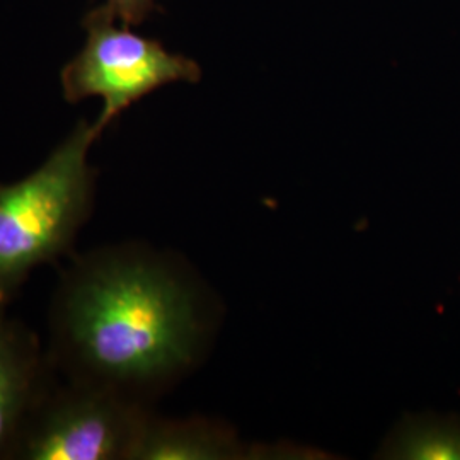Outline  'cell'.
Segmentation results:
<instances>
[{
  "label": "cell",
  "mask_w": 460,
  "mask_h": 460,
  "mask_svg": "<svg viewBox=\"0 0 460 460\" xmlns=\"http://www.w3.org/2000/svg\"><path fill=\"white\" fill-rule=\"evenodd\" d=\"M191 288L133 247L74 254L49 307L45 355L58 377L137 394L180 376L197 355Z\"/></svg>",
  "instance_id": "obj_1"
},
{
  "label": "cell",
  "mask_w": 460,
  "mask_h": 460,
  "mask_svg": "<svg viewBox=\"0 0 460 460\" xmlns=\"http://www.w3.org/2000/svg\"><path fill=\"white\" fill-rule=\"evenodd\" d=\"M94 123L81 119L31 174L0 182V309L38 266L70 260L96 199V169L89 150Z\"/></svg>",
  "instance_id": "obj_2"
},
{
  "label": "cell",
  "mask_w": 460,
  "mask_h": 460,
  "mask_svg": "<svg viewBox=\"0 0 460 460\" xmlns=\"http://www.w3.org/2000/svg\"><path fill=\"white\" fill-rule=\"evenodd\" d=\"M106 5L87 13L84 49L64 66L60 83L68 102L102 99L94 121L99 137L133 102L174 83H198L201 68L195 60L171 53L155 40L116 24Z\"/></svg>",
  "instance_id": "obj_3"
},
{
  "label": "cell",
  "mask_w": 460,
  "mask_h": 460,
  "mask_svg": "<svg viewBox=\"0 0 460 460\" xmlns=\"http://www.w3.org/2000/svg\"><path fill=\"white\" fill-rule=\"evenodd\" d=\"M148 412L113 391L51 377L38 395L13 460L133 459Z\"/></svg>",
  "instance_id": "obj_4"
},
{
  "label": "cell",
  "mask_w": 460,
  "mask_h": 460,
  "mask_svg": "<svg viewBox=\"0 0 460 460\" xmlns=\"http://www.w3.org/2000/svg\"><path fill=\"white\" fill-rule=\"evenodd\" d=\"M51 377L38 336L0 309V460H13L19 435Z\"/></svg>",
  "instance_id": "obj_5"
},
{
  "label": "cell",
  "mask_w": 460,
  "mask_h": 460,
  "mask_svg": "<svg viewBox=\"0 0 460 460\" xmlns=\"http://www.w3.org/2000/svg\"><path fill=\"white\" fill-rule=\"evenodd\" d=\"M232 452L226 433L208 421H157L148 416L133 459H222Z\"/></svg>",
  "instance_id": "obj_6"
},
{
  "label": "cell",
  "mask_w": 460,
  "mask_h": 460,
  "mask_svg": "<svg viewBox=\"0 0 460 460\" xmlns=\"http://www.w3.org/2000/svg\"><path fill=\"white\" fill-rule=\"evenodd\" d=\"M389 457L406 460H460V421L414 420L389 447Z\"/></svg>",
  "instance_id": "obj_7"
},
{
  "label": "cell",
  "mask_w": 460,
  "mask_h": 460,
  "mask_svg": "<svg viewBox=\"0 0 460 460\" xmlns=\"http://www.w3.org/2000/svg\"><path fill=\"white\" fill-rule=\"evenodd\" d=\"M106 9L127 26L142 24L155 11V0H106Z\"/></svg>",
  "instance_id": "obj_8"
}]
</instances>
